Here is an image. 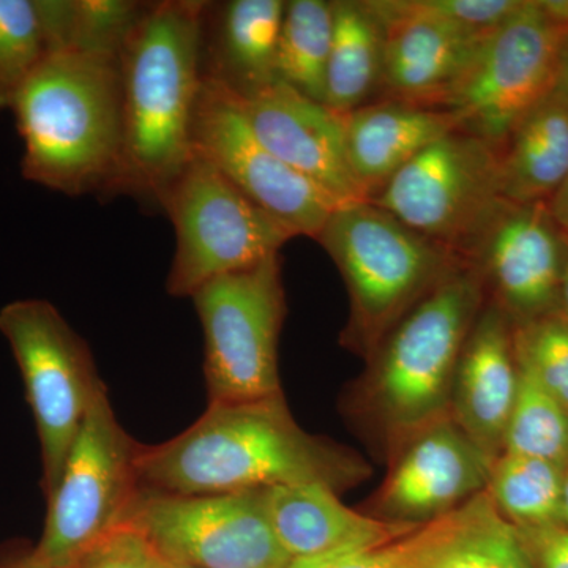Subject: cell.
I'll list each match as a JSON object with an SVG mask.
<instances>
[{
    "label": "cell",
    "mask_w": 568,
    "mask_h": 568,
    "mask_svg": "<svg viewBox=\"0 0 568 568\" xmlns=\"http://www.w3.org/2000/svg\"><path fill=\"white\" fill-rule=\"evenodd\" d=\"M48 52L121 55L148 3L132 0H36Z\"/></svg>",
    "instance_id": "25"
},
{
    "label": "cell",
    "mask_w": 568,
    "mask_h": 568,
    "mask_svg": "<svg viewBox=\"0 0 568 568\" xmlns=\"http://www.w3.org/2000/svg\"><path fill=\"white\" fill-rule=\"evenodd\" d=\"M384 32L381 99L443 110L489 32L424 20H396Z\"/></svg>",
    "instance_id": "18"
},
{
    "label": "cell",
    "mask_w": 568,
    "mask_h": 568,
    "mask_svg": "<svg viewBox=\"0 0 568 568\" xmlns=\"http://www.w3.org/2000/svg\"><path fill=\"white\" fill-rule=\"evenodd\" d=\"M560 519L568 526V467L566 470V484H564L562 515H560Z\"/></svg>",
    "instance_id": "38"
},
{
    "label": "cell",
    "mask_w": 568,
    "mask_h": 568,
    "mask_svg": "<svg viewBox=\"0 0 568 568\" xmlns=\"http://www.w3.org/2000/svg\"><path fill=\"white\" fill-rule=\"evenodd\" d=\"M121 55L48 52L11 104L26 181L111 194L122 151Z\"/></svg>",
    "instance_id": "3"
},
{
    "label": "cell",
    "mask_w": 568,
    "mask_h": 568,
    "mask_svg": "<svg viewBox=\"0 0 568 568\" xmlns=\"http://www.w3.org/2000/svg\"><path fill=\"white\" fill-rule=\"evenodd\" d=\"M566 28L541 0H523L493 29L443 106L459 132L500 152L521 119L556 88Z\"/></svg>",
    "instance_id": "10"
},
{
    "label": "cell",
    "mask_w": 568,
    "mask_h": 568,
    "mask_svg": "<svg viewBox=\"0 0 568 568\" xmlns=\"http://www.w3.org/2000/svg\"><path fill=\"white\" fill-rule=\"evenodd\" d=\"M170 562L142 530L122 521L67 568H168Z\"/></svg>",
    "instance_id": "32"
},
{
    "label": "cell",
    "mask_w": 568,
    "mask_h": 568,
    "mask_svg": "<svg viewBox=\"0 0 568 568\" xmlns=\"http://www.w3.org/2000/svg\"><path fill=\"white\" fill-rule=\"evenodd\" d=\"M342 115L347 163L368 201L418 153L458 130L452 112L396 100Z\"/></svg>",
    "instance_id": "20"
},
{
    "label": "cell",
    "mask_w": 568,
    "mask_h": 568,
    "mask_svg": "<svg viewBox=\"0 0 568 568\" xmlns=\"http://www.w3.org/2000/svg\"><path fill=\"white\" fill-rule=\"evenodd\" d=\"M567 467L525 455L500 454L493 463L487 493L515 528L562 521Z\"/></svg>",
    "instance_id": "27"
},
{
    "label": "cell",
    "mask_w": 568,
    "mask_h": 568,
    "mask_svg": "<svg viewBox=\"0 0 568 568\" xmlns=\"http://www.w3.org/2000/svg\"><path fill=\"white\" fill-rule=\"evenodd\" d=\"M192 149L295 237L316 239L342 205L268 151L250 129L233 93L207 78L194 108Z\"/></svg>",
    "instance_id": "13"
},
{
    "label": "cell",
    "mask_w": 568,
    "mask_h": 568,
    "mask_svg": "<svg viewBox=\"0 0 568 568\" xmlns=\"http://www.w3.org/2000/svg\"><path fill=\"white\" fill-rule=\"evenodd\" d=\"M517 390L514 328L499 306H485L459 355L450 406L452 420L493 462L504 452Z\"/></svg>",
    "instance_id": "17"
},
{
    "label": "cell",
    "mask_w": 568,
    "mask_h": 568,
    "mask_svg": "<svg viewBox=\"0 0 568 568\" xmlns=\"http://www.w3.org/2000/svg\"><path fill=\"white\" fill-rule=\"evenodd\" d=\"M44 55L36 0H0V110L11 108Z\"/></svg>",
    "instance_id": "29"
},
{
    "label": "cell",
    "mask_w": 568,
    "mask_h": 568,
    "mask_svg": "<svg viewBox=\"0 0 568 568\" xmlns=\"http://www.w3.org/2000/svg\"><path fill=\"white\" fill-rule=\"evenodd\" d=\"M14 568H40V567H37V566H32L31 562H29L28 559H24L22 560V562L20 564V566H17Z\"/></svg>",
    "instance_id": "39"
},
{
    "label": "cell",
    "mask_w": 568,
    "mask_h": 568,
    "mask_svg": "<svg viewBox=\"0 0 568 568\" xmlns=\"http://www.w3.org/2000/svg\"><path fill=\"white\" fill-rule=\"evenodd\" d=\"M159 205L175 231L166 282L173 297H193L219 276L278 256L282 246L295 237L194 152Z\"/></svg>",
    "instance_id": "6"
},
{
    "label": "cell",
    "mask_w": 568,
    "mask_h": 568,
    "mask_svg": "<svg viewBox=\"0 0 568 568\" xmlns=\"http://www.w3.org/2000/svg\"><path fill=\"white\" fill-rule=\"evenodd\" d=\"M568 323V261L564 272L562 284H560L558 312Z\"/></svg>",
    "instance_id": "37"
},
{
    "label": "cell",
    "mask_w": 568,
    "mask_h": 568,
    "mask_svg": "<svg viewBox=\"0 0 568 568\" xmlns=\"http://www.w3.org/2000/svg\"><path fill=\"white\" fill-rule=\"evenodd\" d=\"M417 568H532L487 489L410 534Z\"/></svg>",
    "instance_id": "22"
},
{
    "label": "cell",
    "mask_w": 568,
    "mask_h": 568,
    "mask_svg": "<svg viewBox=\"0 0 568 568\" xmlns=\"http://www.w3.org/2000/svg\"><path fill=\"white\" fill-rule=\"evenodd\" d=\"M364 3L379 26L413 18L488 32L515 13L523 0H364Z\"/></svg>",
    "instance_id": "30"
},
{
    "label": "cell",
    "mask_w": 568,
    "mask_h": 568,
    "mask_svg": "<svg viewBox=\"0 0 568 568\" xmlns=\"http://www.w3.org/2000/svg\"><path fill=\"white\" fill-rule=\"evenodd\" d=\"M168 568H192V567H183V566H175V564H170Z\"/></svg>",
    "instance_id": "40"
},
{
    "label": "cell",
    "mask_w": 568,
    "mask_h": 568,
    "mask_svg": "<svg viewBox=\"0 0 568 568\" xmlns=\"http://www.w3.org/2000/svg\"><path fill=\"white\" fill-rule=\"evenodd\" d=\"M334 39V3L291 0L284 9L276 51V80L323 103L328 55Z\"/></svg>",
    "instance_id": "26"
},
{
    "label": "cell",
    "mask_w": 568,
    "mask_h": 568,
    "mask_svg": "<svg viewBox=\"0 0 568 568\" xmlns=\"http://www.w3.org/2000/svg\"><path fill=\"white\" fill-rule=\"evenodd\" d=\"M484 295L476 265L459 261L377 346L373 399L392 436L410 439L446 417L459 355Z\"/></svg>",
    "instance_id": "4"
},
{
    "label": "cell",
    "mask_w": 568,
    "mask_h": 568,
    "mask_svg": "<svg viewBox=\"0 0 568 568\" xmlns=\"http://www.w3.org/2000/svg\"><path fill=\"white\" fill-rule=\"evenodd\" d=\"M207 2L148 3L121 51L122 151L111 194L159 205L192 156Z\"/></svg>",
    "instance_id": "1"
},
{
    "label": "cell",
    "mask_w": 568,
    "mask_h": 568,
    "mask_svg": "<svg viewBox=\"0 0 568 568\" xmlns=\"http://www.w3.org/2000/svg\"><path fill=\"white\" fill-rule=\"evenodd\" d=\"M517 362L518 390L504 452L568 467V410L538 383L528 366Z\"/></svg>",
    "instance_id": "28"
},
{
    "label": "cell",
    "mask_w": 568,
    "mask_h": 568,
    "mask_svg": "<svg viewBox=\"0 0 568 568\" xmlns=\"http://www.w3.org/2000/svg\"><path fill=\"white\" fill-rule=\"evenodd\" d=\"M547 204L556 224L568 237V178L559 186L558 192L552 194L551 200Z\"/></svg>",
    "instance_id": "35"
},
{
    "label": "cell",
    "mask_w": 568,
    "mask_h": 568,
    "mask_svg": "<svg viewBox=\"0 0 568 568\" xmlns=\"http://www.w3.org/2000/svg\"><path fill=\"white\" fill-rule=\"evenodd\" d=\"M369 201L466 261L510 205L499 152L459 130L418 153Z\"/></svg>",
    "instance_id": "7"
},
{
    "label": "cell",
    "mask_w": 568,
    "mask_h": 568,
    "mask_svg": "<svg viewBox=\"0 0 568 568\" xmlns=\"http://www.w3.org/2000/svg\"><path fill=\"white\" fill-rule=\"evenodd\" d=\"M410 534L375 547L294 559L287 568H417Z\"/></svg>",
    "instance_id": "33"
},
{
    "label": "cell",
    "mask_w": 568,
    "mask_h": 568,
    "mask_svg": "<svg viewBox=\"0 0 568 568\" xmlns=\"http://www.w3.org/2000/svg\"><path fill=\"white\" fill-rule=\"evenodd\" d=\"M141 487L174 495H220L321 481L332 488L353 477V463L298 428L283 396L209 403L185 432L138 447Z\"/></svg>",
    "instance_id": "2"
},
{
    "label": "cell",
    "mask_w": 568,
    "mask_h": 568,
    "mask_svg": "<svg viewBox=\"0 0 568 568\" xmlns=\"http://www.w3.org/2000/svg\"><path fill=\"white\" fill-rule=\"evenodd\" d=\"M515 354L568 410V323L559 313L514 328Z\"/></svg>",
    "instance_id": "31"
},
{
    "label": "cell",
    "mask_w": 568,
    "mask_h": 568,
    "mask_svg": "<svg viewBox=\"0 0 568 568\" xmlns=\"http://www.w3.org/2000/svg\"><path fill=\"white\" fill-rule=\"evenodd\" d=\"M0 334L20 366L36 418L50 496L102 386L91 351L59 310L41 298H22L0 310Z\"/></svg>",
    "instance_id": "11"
},
{
    "label": "cell",
    "mask_w": 568,
    "mask_h": 568,
    "mask_svg": "<svg viewBox=\"0 0 568 568\" xmlns=\"http://www.w3.org/2000/svg\"><path fill=\"white\" fill-rule=\"evenodd\" d=\"M123 521L136 526L170 564L192 568H287L268 523L264 489L174 495L136 489Z\"/></svg>",
    "instance_id": "12"
},
{
    "label": "cell",
    "mask_w": 568,
    "mask_h": 568,
    "mask_svg": "<svg viewBox=\"0 0 568 568\" xmlns=\"http://www.w3.org/2000/svg\"><path fill=\"white\" fill-rule=\"evenodd\" d=\"M500 189L511 205L548 203L568 178V102L558 89L515 126L499 152Z\"/></svg>",
    "instance_id": "23"
},
{
    "label": "cell",
    "mask_w": 568,
    "mask_h": 568,
    "mask_svg": "<svg viewBox=\"0 0 568 568\" xmlns=\"http://www.w3.org/2000/svg\"><path fill=\"white\" fill-rule=\"evenodd\" d=\"M316 241L349 291V336L368 351L463 261L372 201L338 205Z\"/></svg>",
    "instance_id": "5"
},
{
    "label": "cell",
    "mask_w": 568,
    "mask_h": 568,
    "mask_svg": "<svg viewBox=\"0 0 568 568\" xmlns=\"http://www.w3.org/2000/svg\"><path fill=\"white\" fill-rule=\"evenodd\" d=\"M138 447L119 424L103 383L48 496L43 536L28 558L32 566L67 568L121 525L140 488Z\"/></svg>",
    "instance_id": "9"
},
{
    "label": "cell",
    "mask_w": 568,
    "mask_h": 568,
    "mask_svg": "<svg viewBox=\"0 0 568 568\" xmlns=\"http://www.w3.org/2000/svg\"><path fill=\"white\" fill-rule=\"evenodd\" d=\"M192 298L204 332L209 403L282 395L278 339L286 301L280 254L212 280Z\"/></svg>",
    "instance_id": "8"
},
{
    "label": "cell",
    "mask_w": 568,
    "mask_h": 568,
    "mask_svg": "<svg viewBox=\"0 0 568 568\" xmlns=\"http://www.w3.org/2000/svg\"><path fill=\"white\" fill-rule=\"evenodd\" d=\"M532 568H568V526L566 523L517 528Z\"/></svg>",
    "instance_id": "34"
},
{
    "label": "cell",
    "mask_w": 568,
    "mask_h": 568,
    "mask_svg": "<svg viewBox=\"0 0 568 568\" xmlns=\"http://www.w3.org/2000/svg\"><path fill=\"white\" fill-rule=\"evenodd\" d=\"M286 2L230 0L205 6L203 74L237 97L276 81V51Z\"/></svg>",
    "instance_id": "21"
},
{
    "label": "cell",
    "mask_w": 568,
    "mask_h": 568,
    "mask_svg": "<svg viewBox=\"0 0 568 568\" xmlns=\"http://www.w3.org/2000/svg\"><path fill=\"white\" fill-rule=\"evenodd\" d=\"M469 261L495 304L518 324L558 312L568 237L547 203L508 205Z\"/></svg>",
    "instance_id": "14"
},
{
    "label": "cell",
    "mask_w": 568,
    "mask_h": 568,
    "mask_svg": "<svg viewBox=\"0 0 568 568\" xmlns=\"http://www.w3.org/2000/svg\"><path fill=\"white\" fill-rule=\"evenodd\" d=\"M234 99L257 140L287 166L342 204L368 201L347 163L342 114L278 80Z\"/></svg>",
    "instance_id": "16"
},
{
    "label": "cell",
    "mask_w": 568,
    "mask_h": 568,
    "mask_svg": "<svg viewBox=\"0 0 568 568\" xmlns=\"http://www.w3.org/2000/svg\"><path fill=\"white\" fill-rule=\"evenodd\" d=\"M264 506L272 530L293 560L375 547L417 528L358 514L321 481L265 488Z\"/></svg>",
    "instance_id": "19"
},
{
    "label": "cell",
    "mask_w": 568,
    "mask_h": 568,
    "mask_svg": "<svg viewBox=\"0 0 568 568\" xmlns=\"http://www.w3.org/2000/svg\"><path fill=\"white\" fill-rule=\"evenodd\" d=\"M324 104L347 114L372 103L381 91L384 32L364 0H335Z\"/></svg>",
    "instance_id": "24"
},
{
    "label": "cell",
    "mask_w": 568,
    "mask_h": 568,
    "mask_svg": "<svg viewBox=\"0 0 568 568\" xmlns=\"http://www.w3.org/2000/svg\"><path fill=\"white\" fill-rule=\"evenodd\" d=\"M493 459L452 418L406 440L376 499L375 517L420 526L485 491Z\"/></svg>",
    "instance_id": "15"
},
{
    "label": "cell",
    "mask_w": 568,
    "mask_h": 568,
    "mask_svg": "<svg viewBox=\"0 0 568 568\" xmlns=\"http://www.w3.org/2000/svg\"><path fill=\"white\" fill-rule=\"evenodd\" d=\"M556 89L562 93L568 102V26L560 40L558 77H556Z\"/></svg>",
    "instance_id": "36"
}]
</instances>
